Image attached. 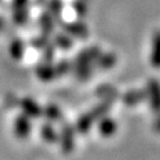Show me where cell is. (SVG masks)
<instances>
[{"instance_id": "obj_14", "label": "cell", "mask_w": 160, "mask_h": 160, "mask_svg": "<svg viewBox=\"0 0 160 160\" xmlns=\"http://www.w3.org/2000/svg\"><path fill=\"white\" fill-rule=\"evenodd\" d=\"M43 114L45 115V118L51 122L58 121L62 118V113H61V109L58 108L57 106L55 104H49L46 106V108L43 110Z\"/></svg>"}, {"instance_id": "obj_13", "label": "cell", "mask_w": 160, "mask_h": 160, "mask_svg": "<svg viewBox=\"0 0 160 160\" xmlns=\"http://www.w3.org/2000/svg\"><path fill=\"white\" fill-rule=\"evenodd\" d=\"M24 52H25V46L22 40L17 38V39H13L10 44V55L13 59L19 61L22 59L24 56Z\"/></svg>"}, {"instance_id": "obj_9", "label": "cell", "mask_w": 160, "mask_h": 160, "mask_svg": "<svg viewBox=\"0 0 160 160\" xmlns=\"http://www.w3.org/2000/svg\"><path fill=\"white\" fill-rule=\"evenodd\" d=\"M151 65L155 69H160V31L155 32L152 39V48L149 55Z\"/></svg>"}, {"instance_id": "obj_17", "label": "cell", "mask_w": 160, "mask_h": 160, "mask_svg": "<svg viewBox=\"0 0 160 160\" xmlns=\"http://www.w3.org/2000/svg\"><path fill=\"white\" fill-rule=\"evenodd\" d=\"M55 42H56V45L58 48L64 49V50L71 48V40H70V38H69L67 34H62V33L57 34L56 38H55Z\"/></svg>"}, {"instance_id": "obj_19", "label": "cell", "mask_w": 160, "mask_h": 160, "mask_svg": "<svg viewBox=\"0 0 160 160\" xmlns=\"http://www.w3.org/2000/svg\"><path fill=\"white\" fill-rule=\"evenodd\" d=\"M154 128H155V131L159 132V133H160V116L158 118V119H157V121H155Z\"/></svg>"}, {"instance_id": "obj_6", "label": "cell", "mask_w": 160, "mask_h": 160, "mask_svg": "<svg viewBox=\"0 0 160 160\" xmlns=\"http://www.w3.org/2000/svg\"><path fill=\"white\" fill-rule=\"evenodd\" d=\"M147 96L152 110L155 114H160V83L157 80H151L148 82Z\"/></svg>"}, {"instance_id": "obj_5", "label": "cell", "mask_w": 160, "mask_h": 160, "mask_svg": "<svg viewBox=\"0 0 160 160\" xmlns=\"http://www.w3.org/2000/svg\"><path fill=\"white\" fill-rule=\"evenodd\" d=\"M97 132L103 138L113 137L118 132V122L113 118L103 115L102 118L97 120Z\"/></svg>"}, {"instance_id": "obj_18", "label": "cell", "mask_w": 160, "mask_h": 160, "mask_svg": "<svg viewBox=\"0 0 160 160\" xmlns=\"http://www.w3.org/2000/svg\"><path fill=\"white\" fill-rule=\"evenodd\" d=\"M69 70H70V63H69V61H61L57 65H55L56 76H62V75L69 72Z\"/></svg>"}, {"instance_id": "obj_4", "label": "cell", "mask_w": 160, "mask_h": 160, "mask_svg": "<svg viewBox=\"0 0 160 160\" xmlns=\"http://www.w3.org/2000/svg\"><path fill=\"white\" fill-rule=\"evenodd\" d=\"M13 20L18 25H23L28 20L29 14V0H12Z\"/></svg>"}, {"instance_id": "obj_7", "label": "cell", "mask_w": 160, "mask_h": 160, "mask_svg": "<svg viewBox=\"0 0 160 160\" xmlns=\"http://www.w3.org/2000/svg\"><path fill=\"white\" fill-rule=\"evenodd\" d=\"M58 141L61 142L62 149L64 153H70L75 146V137H74V128L67 126L63 128L61 134H58Z\"/></svg>"}, {"instance_id": "obj_15", "label": "cell", "mask_w": 160, "mask_h": 160, "mask_svg": "<svg viewBox=\"0 0 160 160\" xmlns=\"http://www.w3.org/2000/svg\"><path fill=\"white\" fill-rule=\"evenodd\" d=\"M65 30L68 33L72 34L75 37H80V38L86 37L87 33L86 28L81 24H68V25H65Z\"/></svg>"}, {"instance_id": "obj_16", "label": "cell", "mask_w": 160, "mask_h": 160, "mask_svg": "<svg viewBox=\"0 0 160 160\" xmlns=\"http://www.w3.org/2000/svg\"><path fill=\"white\" fill-rule=\"evenodd\" d=\"M48 7H49V13L52 16V18H57L62 13L63 2H62V0H50Z\"/></svg>"}, {"instance_id": "obj_10", "label": "cell", "mask_w": 160, "mask_h": 160, "mask_svg": "<svg viewBox=\"0 0 160 160\" xmlns=\"http://www.w3.org/2000/svg\"><path fill=\"white\" fill-rule=\"evenodd\" d=\"M36 74L38 76V78L43 82H49V81H52L56 77L55 67L51 65L49 62L39 64L36 69Z\"/></svg>"}, {"instance_id": "obj_2", "label": "cell", "mask_w": 160, "mask_h": 160, "mask_svg": "<svg viewBox=\"0 0 160 160\" xmlns=\"http://www.w3.org/2000/svg\"><path fill=\"white\" fill-rule=\"evenodd\" d=\"M32 131V123H31V119H30L28 115L23 114L18 115L17 118L14 119L13 122V132H14V135L18 139H26L31 134Z\"/></svg>"}, {"instance_id": "obj_8", "label": "cell", "mask_w": 160, "mask_h": 160, "mask_svg": "<svg viewBox=\"0 0 160 160\" xmlns=\"http://www.w3.org/2000/svg\"><path fill=\"white\" fill-rule=\"evenodd\" d=\"M22 110L25 115H28L30 119L31 118H39L43 114V109L38 103L31 97H24L20 102Z\"/></svg>"}, {"instance_id": "obj_3", "label": "cell", "mask_w": 160, "mask_h": 160, "mask_svg": "<svg viewBox=\"0 0 160 160\" xmlns=\"http://www.w3.org/2000/svg\"><path fill=\"white\" fill-rule=\"evenodd\" d=\"M94 49H88L86 51H82L81 55L76 59V72L80 76L81 78L87 77V75L89 74V67H90V62L92 58L96 55H94Z\"/></svg>"}, {"instance_id": "obj_11", "label": "cell", "mask_w": 160, "mask_h": 160, "mask_svg": "<svg viewBox=\"0 0 160 160\" xmlns=\"http://www.w3.org/2000/svg\"><path fill=\"white\" fill-rule=\"evenodd\" d=\"M40 137L42 139L49 143H53L58 141V133L55 131V128L50 122L44 123L40 127Z\"/></svg>"}, {"instance_id": "obj_12", "label": "cell", "mask_w": 160, "mask_h": 160, "mask_svg": "<svg viewBox=\"0 0 160 160\" xmlns=\"http://www.w3.org/2000/svg\"><path fill=\"white\" fill-rule=\"evenodd\" d=\"M40 30H42V37H48L50 36L53 30V18L49 12H45L42 14L39 20Z\"/></svg>"}, {"instance_id": "obj_1", "label": "cell", "mask_w": 160, "mask_h": 160, "mask_svg": "<svg viewBox=\"0 0 160 160\" xmlns=\"http://www.w3.org/2000/svg\"><path fill=\"white\" fill-rule=\"evenodd\" d=\"M110 106V102H103L101 104H98L97 107H95L94 109H92L89 113L82 115L80 119L77 120V123H76V129L77 132H80L82 134H86L90 131L92 123H95L100 118H102L103 115L106 114L107 109L109 108Z\"/></svg>"}, {"instance_id": "obj_20", "label": "cell", "mask_w": 160, "mask_h": 160, "mask_svg": "<svg viewBox=\"0 0 160 160\" xmlns=\"http://www.w3.org/2000/svg\"><path fill=\"white\" fill-rule=\"evenodd\" d=\"M4 26H5V22H4V19L0 17V31L4 29Z\"/></svg>"}]
</instances>
